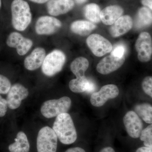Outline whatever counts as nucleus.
I'll use <instances>...</instances> for the list:
<instances>
[{"mask_svg":"<svg viewBox=\"0 0 152 152\" xmlns=\"http://www.w3.org/2000/svg\"><path fill=\"white\" fill-rule=\"evenodd\" d=\"M56 134L49 126L42 128L38 134L37 148L38 152H56L58 148Z\"/></svg>","mask_w":152,"mask_h":152,"instance_id":"nucleus-5","label":"nucleus"},{"mask_svg":"<svg viewBox=\"0 0 152 152\" xmlns=\"http://www.w3.org/2000/svg\"><path fill=\"white\" fill-rule=\"evenodd\" d=\"M126 131L130 137L138 138L143 130V123L140 118L133 111L128 112L123 118Z\"/></svg>","mask_w":152,"mask_h":152,"instance_id":"nucleus-10","label":"nucleus"},{"mask_svg":"<svg viewBox=\"0 0 152 152\" xmlns=\"http://www.w3.org/2000/svg\"><path fill=\"white\" fill-rule=\"evenodd\" d=\"M7 44L9 47L16 49L20 56L26 55L32 47L31 40L24 37L20 33L14 32L11 33L7 39Z\"/></svg>","mask_w":152,"mask_h":152,"instance_id":"nucleus-12","label":"nucleus"},{"mask_svg":"<svg viewBox=\"0 0 152 152\" xmlns=\"http://www.w3.org/2000/svg\"><path fill=\"white\" fill-rule=\"evenodd\" d=\"M99 152H115L113 148L110 147H107L101 150Z\"/></svg>","mask_w":152,"mask_h":152,"instance_id":"nucleus-33","label":"nucleus"},{"mask_svg":"<svg viewBox=\"0 0 152 152\" xmlns=\"http://www.w3.org/2000/svg\"><path fill=\"white\" fill-rule=\"evenodd\" d=\"M30 1L37 4H42L47 2L49 0H30Z\"/></svg>","mask_w":152,"mask_h":152,"instance_id":"nucleus-34","label":"nucleus"},{"mask_svg":"<svg viewBox=\"0 0 152 152\" xmlns=\"http://www.w3.org/2000/svg\"><path fill=\"white\" fill-rule=\"evenodd\" d=\"M152 25V12L146 7L139 9L136 17L135 26L137 28H143Z\"/></svg>","mask_w":152,"mask_h":152,"instance_id":"nucleus-21","label":"nucleus"},{"mask_svg":"<svg viewBox=\"0 0 152 152\" xmlns=\"http://www.w3.org/2000/svg\"><path fill=\"white\" fill-rule=\"evenodd\" d=\"M87 0H75L76 3L78 4H83L86 2Z\"/></svg>","mask_w":152,"mask_h":152,"instance_id":"nucleus-35","label":"nucleus"},{"mask_svg":"<svg viewBox=\"0 0 152 152\" xmlns=\"http://www.w3.org/2000/svg\"><path fill=\"white\" fill-rule=\"evenodd\" d=\"M101 12L99 7L94 3L87 4L84 8V14L86 18L94 23L101 21Z\"/></svg>","mask_w":152,"mask_h":152,"instance_id":"nucleus-23","label":"nucleus"},{"mask_svg":"<svg viewBox=\"0 0 152 152\" xmlns=\"http://www.w3.org/2000/svg\"><path fill=\"white\" fill-rule=\"evenodd\" d=\"M135 111L147 124H152V106L149 104H140L135 106Z\"/></svg>","mask_w":152,"mask_h":152,"instance_id":"nucleus-24","label":"nucleus"},{"mask_svg":"<svg viewBox=\"0 0 152 152\" xmlns=\"http://www.w3.org/2000/svg\"><path fill=\"white\" fill-rule=\"evenodd\" d=\"M142 87L144 92L152 98V77L148 76L143 80Z\"/></svg>","mask_w":152,"mask_h":152,"instance_id":"nucleus-27","label":"nucleus"},{"mask_svg":"<svg viewBox=\"0 0 152 152\" xmlns=\"http://www.w3.org/2000/svg\"><path fill=\"white\" fill-rule=\"evenodd\" d=\"M8 107L7 100L2 97L0 95V117H3L5 115Z\"/></svg>","mask_w":152,"mask_h":152,"instance_id":"nucleus-29","label":"nucleus"},{"mask_svg":"<svg viewBox=\"0 0 152 152\" xmlns=\"http://www.w3.org/2000/svg\"><path fill=\"white\" fill-rule=\"evenodd\" d=\"M136 152H152V148L146 146L140 147L137 150Z\"/></svg>","mask_w":152,"mask_h":152,"instance_id":"nucleus-32","label":"nucleus"},{"mask_svg":"<svg viewBox=\"0 0 152 152\" xmlns=\"http://www.w3.org/2000/svg\"><path fill=\"white\" fill-rule=\"evenodd\" d=\"M86 43L91 51L96 56H103L111 52L113 49L110 41L98 34H93L89 36Z\"/></svg>","mask_w":152,"mask_h":152,"instance_id":"nucleus-7","label":"nucleus"},{"mask_svg":"<svg viewBox=\"0 0 152 152\" xmlns=\"http://www.w3.org/2000/svg\"><path fill=\"white\" fill-rule=\"evenodd\" d=\"M140 137L145 146L152 148V124L142 130Z\"/></svg>","mask_w":152,"mask_h":152,"instance_id":"nucleus-25","label":"nucleus"},{"mask_svg":"<svg viewBox=\"0 0 152 152\" xmlns=\"http://www.w3.org/2000/svg\"><path fill=\"white\" fill-rule=\"evenodd\" d=\"M96 27L94 23L86 20H77L72 23L71 31L75 34L83 37L88 36Z\"/></svg>","mask_w":152,"mask_h":152,"instance_id":"nucleus-20","label":"nucleus"},{"mask_svg":"<svg viewBox=\"0 0 152 152\" xmlns=\"http://www.w3.org/2000/svg\"><path fill=\"white\" fill-rule=\"evenodd\" d=\"M71 106L70 98L64 96L58 99L50 100L45 102L41 107V112L46 118H51L67 113Z\"/></svg>","mask_w":152,"mask_h":152,"instance_id":"nucleus-3","label":"nucleus"},{"mask_svg":"<svg viewBox=\"0 0 152 152\" xmlns=\"http://www.w3.org/2000/svg\"><path fill=\"white\" fill-rule=\"evenodd\" d=\"M45 57V49L42 48H36L25 58V68L28 70H35L42 66Z\"/></svg>","mask_w":152,"mask_h":152,"instance_id":"nucleus-16","label":"nucleus"},{"mask_svg":"<svg viewBox=\"0 0 152 152\" xmlns=\"http://www.w3.org/2000/svg\"><path fill=\"white\" fill-rule=\"evenodd\" d=\"M125 47L123 45L120 44L117 45L112 50L111 55L117 58H121L125 56Z\"/></svg>","mask_w":152,"mask_h":152,"instance_id":"nucleus-28","label":"nucleus"},{"mask_svg":"<svg viewBox=\"0 0 152 152\" xmlns=\"http://www.w3.org/2000/svg\"><path fill=\"white\" fill-rule=\"evenodd\" d=\"M61 26V22L58 19L44 16L40 17L36 22V32L40 35H49L56 32Z\"/></svg>","mask_w":152,"mask_h":152,"instance_id":"nucleus-9","label":"nucleus"},{"mask_svg":"<svg viewBox=\"0 0 152 152\" xmlns=\"http://www.w3.org/2000/svg\"><path fill=\"white\" fill-rule=\"evenodd\" d=\"M11 83L7 77L0 74V94H7L10 89Z\"/></svg>","mask_w":152,"mask_h":152,"instance_id":"nucleus-26","label":"nucleus"},{"mask_svg":"<svg viewBox=\"0 0 152 152\" xmlns=\"http://www.w3.org/2000/svg\"><path fill=\"white\" fill-rule=\"evenodd\" d=\"M135 48L140 61H149L152 56V39L149 33L143 32L139 35L136 41Z\"/></svg>","mask_w":152,"mask_h":152,"instance_id":"nucleus-8","label":"nucleus"},{"mask_svg":"<svg viewBox=\"0 0 152 152\" xmlns=\"http://www.w3.org/2000/svg\"><path fill=\"white\" fill-rule=\"evenodd\" d=\"M30 145L26 135L23 132L17 134L15 142L9 146L10 152H29Z\"/></svg>","mask_w":152,"mask_h":152,"instance_id":"nucleus-19","label":"nucleus"},{"mask_svg":"<svg viewBox=\"0 0 152 152\" xmlns=\"http://www.w3.org/2000/svg\"><path fill=\"white\" fill-rule=\"evenodd\" d=\"M1 0H0V9H1Z\"/></svg>","mask_w":152,"mask_h":152,"instance_id":"nucleus-36","label":"nucleus"},{"mask_svg":"<svg viewBox=\"0 0 152 152\" xmlns=\"http://www.w3.org/2000/svg\"><path fill=\"white\" fill-rule=\"evenodd\" d=\"M12 25L18 31H25L32 20L28 4L24 0H14L11 4Z\"/></svg>","mask_w":152,"mask_h":152,"instance_id":"nucleus-2","label":"nucleus"},{"mask_svg":"<svg viewBox=\"0 0 152 152\" xmlns=\"http://www.w3.org/2000/svg\"><path fill=\"white\" fill-rule=\"evenodd\" d=\"M28 91L20 84H15L11 87L7 96L8 107L11 110H15L20 106L22 101L28 96Z\"/></svg>","mask_w":152,"mask_h":152,"instance_id":"nucleus-11","label":"nucleus"},{"mask_svg":"<svg viewBox=\"0 0 152 152\" xmlns=\"http://www.w3.org/2000/svg\"><path fill=\"white\" fill-rule=\"evenodd\" d=\"M89 63L86 58L80 57L74 60L70 65L71 70L77 78L85 77V72L88 68Z\"/></svg>","mask_w":152,"mask_h":152,"instance_id":"nucleus-22","label":"nucleus"},{"mask_svg":"<svg viewBox=\"0 0 152 152\" xmlns=\"http://www.w3.org/2000/svg\"><path fill=\"white\" fill-rule=\"evenodd\" d=\"M133 20L130 16H122L118 19L110 29L111 35L113 37H118L126 34L133 26Z\"/></svg>","mask_w":152,"mask_h":152,"instance_id":"nucleus-15","label":"nucleus"},{"mask_svg":"<svg viewBox=\"0 0 152 152\" xmlns=\"http://www.w3.org/2000/svg\"><path fill=\"white\" fill-rule=\"evenodd\" d=\"M124 10L117 5L108 6L101 12V20L104 24L110 26L113 24L122 16Z\"/></svg>","mask_w":152,"mask_h":152,"instance_id":"nucleus-18","label":"nucleus"},{"mask_svg":"<svg viewBox=\"0 0 152 152\" xmlns=\"http://www.w3.org/2000/svg\"><path fill=\"white\" fill-rule=\"evenodd\" d=\"M125 61V56L117 58L110 55L103 58L97 65L96 70L102 75H108L119 69Z\"/></svg>","mask_w":152,"mask_h":152,"instance_id":"nucleus-13","label":"nucleus"},{"mask_svg":"<svg viewBox=\"0 0 152 152\" xmlns=\"http://www.w3.org/2000/svg\"><path fill=\"white\" fill-rule=\"evenodd\" d=\"M142 4L152 11V0H142Z\"/></svg>","mask_w":152,"mask_h":152,"instance_id":"nucleus-30","label":"nucleus"},{"mask_svg":"<svg viewBox=\"0 0 152 152\" xmlns=\"http://www.w3.org/2000/svg\"><path fill=\"white\" fill-rule=\"evenodd\" d=\"M119 94V90L116 85L109 84L102 87L98 92L93 93L90 102L95 107H102L109 100L115 99Z\"/></svg>","mask_w":152,"mask_h":152,"instance_id":"nucleus-6","label":"nucleus"},{"mask_svg":"<svg viewBox=\"0 0 152 152\" xmlns=\"http://www.w3.org/2000/svg\"><path fill=\"white\" fill-rule=\"evenodd\" d=\"M65 152H86L85 150L80 147H75L68 149Z\"/></svg>","mask_w":152,"mask_h":152,"instance_id":"nucleus-31","label":"nucleus"},{"mask_svg":"<svg viewBox=\"0 0 152 152\" xmlns=\"http://www.w3.org/2000/svg\"><path fill=\"white\" fill-rule=\"evenodd\" d=\"M69 87L71 91L75 93H91L96 89V85L94 82L86 76L71 80L69 83Z\"/></svg>","mask_w":152,"mask_h":152,"instance_id":"nucleus-17","label":"nucleus"},{"mask_svg":"<svg viewBox=\"0 0 152 152\" xmlns=\"http://www.w3.org/2000/svg\"><path fill=\"white\" fill-rule=\"evenodd\" d=\"M53 129L56 134L58 139L63 144L71 145L77 140V131L72 119L68 113L61 114L57 116Z\"/></svg>","mask_w":152,"mask_h":152,"instance_id":"nucleus-1","label":"nucleus"},{"mask_svg":"<svg viewBox=\"0 0 152 152\" xmlns=\"http://www.w3.org/2000/svg\"><path fill=\"white\" fill-rule=\"evenodd\" d=\"M73 0H49L47 10L50 15L54 16L67 13L73 8Z\"/></svg>","mask_w":152,"mask_h":152,"instance_id":"nucleus-14","label":"nucleus"},{"mask_svg":"<svg viewBox=\"0 0 152 152\" xmlns=\"http://www.w3.org/2000/svg\"><path fill=\"white\" fill-rule=\"evenodd\" d=\"M66 60L65 55L60 50H56L48 54L45 58L42 70L45 75L52 77L62 69Z\"/></svg>","mask_w":152,"mask_h":152,"instance_id":"nucleus-4","label":"nucleus"}]
</instances>
